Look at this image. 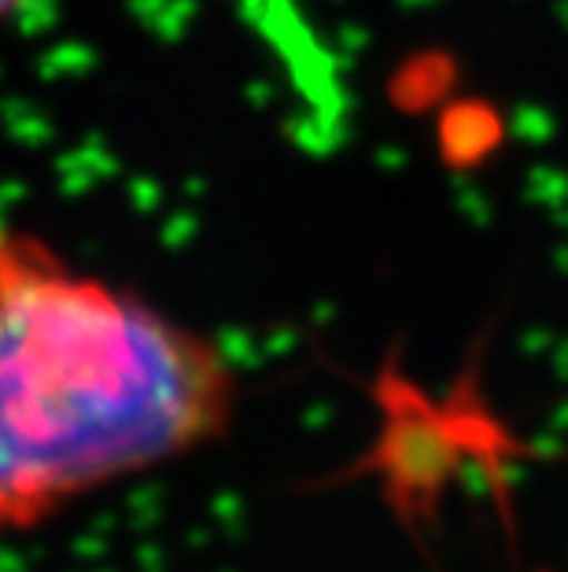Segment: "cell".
Instances as JSON below:
<instances>
[{
	"mask_svg": "<svg viewBox=\"0 0 568 572\" xmlns=\"http://www.w3.org/2000/svg\"><path fill=\"white\" fill-rule=\"evenodd\" d=\"M237 403L215 337L0 225V532L215 448Z\"/></svg>",
	"mask_w": 568,
	"mask_h": 572,
	"instance_id": "1",
	"label": "cell"
},
{
	"mask_svg": "<svg viewBox=\"0 0 568 572\" xmlns=\"http://www.w3.org/2000/svg\"><path fill=\"white\" fill-rule=\"evenodd\" d=\"M27 4V0H0V19H8V16H16V11Z\"/></svg>",
	"mask_w": 568,
	"mask_h": 572,
	"instance_id": "2",
	"label": "cell"
}]
</instances>
